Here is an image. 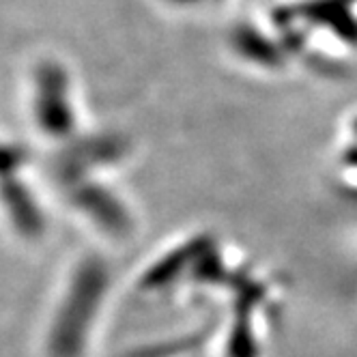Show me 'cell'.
I'll return each mask as SVG.
<instances>
[{"instance_id":"1","label":"cell","mask_w":357,"mask_h":357,"mask_svg":"<svg viewBox=\"0 0 357 357\" xmlns=\"http://www.w3.org/2000/svg\"><path fill=\"white\" fill-rule=\"evenodd\" d=\"M29 112L41 138L67 144L80 136V108L69 69L56 59H41L29 75Z\"/></svg>"},{"instance_id":"2","label":"cell","mask_w":357,"mask_h":357,"mask_svg":"<svg viewBox=\"0 0 357 357\" xmlns=\"http://www.w3.org/2000/svg\"><path fill=\"white\" fill-rule=\"evenodd\" d=\"M166 3L178 9H198V7L220 5V3H226V0H166Z\"/></svg>"}]
</instances>
